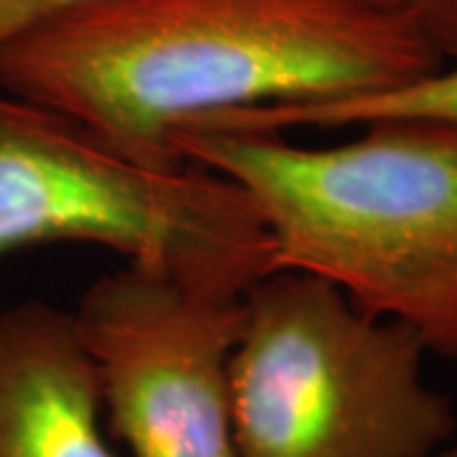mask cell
I'll use <instances>...</instances> for the list:
<instances>
[{
	"mask_svg": "<svg viewBox=\"0 0 457 457\" xmlns=\"http://www.w3.org/2000/svg\"><path fill=\"white\" fill-rule=\"evenodd\" d=\"M442 64L407 5L378 0H92L0 46V89L176 168L186 128L378 92Z\"/></svg>",
	"mask_w": 457,
	"mask_h": 457,
	"instance_id": "1",
	"label": "cell"
},
{
	"mask_svg": "<svg viewBox=\"0 0 457 457\" xmlns=\"http://www.w3.org/2000/svg\"><path fill=\"white\" fill-rule=\"evenodd\" d=\"M183 163L234 180L272 245V272L323 279L457 361V125L384 122L336 145L183 130Z\"/></svg>",
	"mask_w": 457,
	"mask_h": 457,
	"instance_id": "2",
	"label": "cell"
},
{
	"mask_svg": "<svg viewBox=\"0 0 457 457\" xmlns=\"http://www.w3.org/2000/svg\"><path fill=\"white\" fill-rule=\"evenodd\" d=\"M425 343L323 279L275 270L245 293L231 361L239 457H432L455 440Z\"/></svg>",
	"mask_w": 457,
	"mask_h": 457,
	"instance_id": "3",
	"label": "cell"
},
{
	"mask_svg": "<svg viewBox=\"0 0 457 457\" xmlns=\"http://www.w3.org/2000/svg\"><path fill=\"white\" fill-rule=\"evenodd\" d=\"M49 245L99 246L227 295L272 272L270 237L234 180L196 163H140L0 89V262Z\"/></svg>",
	"mask_w": 457,
	"mask_h": 457,
	"instance_id": "4",
	"label": "cell"
},
{
	"mask_svg": "<svg viewBox=\"0 0 457 457\" xmlns=\"http://www.w3.org/2000/svg\"><path fill=\"white\" fill-rule=\"evenodd\" d=\"M104 425L130 457H239L231 361L245 295L140 264L97 278L71 311Z\"/></svg>",
	"mask_w": 457,
	"mask_h": 457,
	"instance_id": "5",
	"label": "cell"
},
{
	"mask_svg": "<svg viewBox=\"0 0 457 457\" xmlns=\"http://www.w3.org/2000/svg\"><path fill=\"white\" fill-rule=\"evenodd\" d=\"M0 457H120L74 318L51 303L0 311Z\"/></svg>",
	"mask_w": 457,
	"mask_h": 457,
	"instance_id": "6",
	"label": "cell"
},
{
	"mask_svg": "<svg viewBox=\"0 0 457 457\" xmlns=\"http://www.w3.org/2000/svg\"><path fill=\"white\" fill-rule=\"evenodd\" d=\"M290 122L297 130H341L384 122L457 125V64L453 69L442 64L389 89L297 107Z\"/></svg>",
	"mask_w": 457,
	"mask_h": 457,
	"instance_id": "7",
	"label": "cell"
},
{
	"mask_svg": "<svg viewBox=\"0 0 457 457\" xmlns=\"http://www.w3.org/2000/svg\"><path fill=\"white\" fill-rule=\"evenodd\" d=\"M82 3H92V0H0V46H5L11 38L36 26L38 21ZM378 3L404 5V0H378Z\"/></svg>",
	"mask_w": 457,
	"mask_h": 457,
	"instance_id": "8",
	"label": "cell"
},
{
	"mask_svg": "<svg viewBox=\"0 0 457 457\" xmlns=\"http://www.w3.org/2000/svg\"><path fill=\"white\" fill-rule=\"evenodd\" d=\"M445 59L457 62V0H404Z\"/></svg>",
	"mask_w": 457,
	"mask_h": 457,
	"instance_id": "9",
	"label": "cell"
},
{
	"mask_svg": "<svg viewBox=\"0 0 457 457\" xmlns=\"http://www.w3.org/2000/svg\"><path fill=\"white\" fill-rule=\"evenodd\" d=\"M432 457H457V442L453 440L450 445H445L442 450H437Z\"/></svg>",
	"mask_w": 457,
	"mask_h": 457,
	"instance_id": "10",
	"label": "cell"
}]
</instances>
